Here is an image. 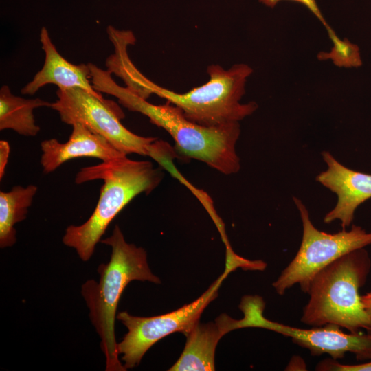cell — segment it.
<instances>
[{
  "label": "cell",
  "instance_id": "obj_1",
  "mask_svg": "<svg viewBox=\"0 0 371 371\" xmlns=\"http://www.w3.org/2000/svg\"><path fill=\"white\" fill-rule=\"evenodd\" d=\"M128 41L113 43L114 52L106 59V67L120 78L126 87L147 100L155 95L179 108L190 121L206 127L239 122L257 109L254 102H240L245 84L253 69L245 63L233 65L225 69L213 64L207 68L209 80L205 84L185 93H177L155 83L134 65L128 54Z\"/></svg>",
  "mask_w": 371,
  "mask_h": 371
},
{
  "label": "cell",
  "instance_id": "obj_2",
  "mask_svg": "<svg viewBox=\"0 0 371 371\" xmlns=\"http://www.w3.org/2000/svg\"><path fill=\"white\" fill-rule=\"evenodd\" d=\"M89 68L95 91L115 97L128 110L146 116L152 124L166 131L181 155L203 161L224 175L239 171L240 158L236 150L240 134L239 122L214 127L199 125L188 120L177 106L168 102L151 104L126 87L117 85L109 71L92 63Z\"/></svg>",
  "mask_w": 371,
  "mask_h": 371
},
{
  "label": "cell",
  "instance_id": "obj_3",
  "mask_svg": "<svg viewBox=\"0 0 371 371\" xmlns=\"http://www.w3.org/2000/svg\"><path fill=\"white\" fill-rule=\"evenodd\" d=\"M164 174L149 161H135L126 155L81 168L75 183L103 180L96 207L89 219L80 225H69L63 243L74 248L80 258L89 260L106 228L117 214L136 196L151 192Z\"/></svg>",
  "mask_w": 371,
  "mask_h": 371
},
{
  "label": "cell",
  "instance_id": "obj_4",
  "mask_svg": "<svg viewBox=\"0 0 371 371\" xmlns=\"http://www.w3.org/2000/svg\"><path fill=\"white\" fill-rule=\"evenodd\" d=\"M101 243L111 247L109 262L101 264L98 271L100 281H87L82 294L90 311L93 325L101 339V349L106 357V370H126L118 359L115 336V320L122 293L133 280L159 284V278L150 271L146 251L128 243L118 225L112 234Z\"/></svg>",
  "mask_w": 371,
  "mask_h": 371
},
{
  "label": "cell",
  "instance_id": "obj_5",
  "mask_svg": "<svg viewBox=\"0 0 371 371\" xmlns=\"http://www.w3.org/2000/svg\"><path fill=\"white\" fill-rule=\"evenodd\" d=\"M371 262L363 248L350 251L320 270L313 278L301 322L314 327L337 325L350 333H371V317L363 306L359 289L366 283Z\"/></svg>",
  "mask_w": 371,
  "mask_h": 371
},
{
  "label": "cell",
  "instance_id": "obj_6",
  "mask_svg": "<svg viewBox=\"0 0 371 371\" xmlns=\"http://www.w3.org/2000/svg\"><path fill=\"white\" fill-rule=\"evenodd\" d=\"M293 199L302 220V238L295 256L272 284L280 295L295 284L308 293L313 278L320 270L339 257L371 244V232L355 225L349 231L335 234L317 229L302 201L295 196Z\"/></svg>",
  "mask_w": 371,
  "mask_h": 371
},
{
  "label": "cell",
  "instance_id": "obj_7",
  "mask_svg": "<svg viewBox=\"0 0 371 371\" xmlns=\"http://www.w3.org/2000/svg\"><path fill=\"white\" fill-rule=\"evenodd\" d=\"M56 95L50 108L58 112L63 122L85 126L126 155L148 156L152 144L157 139L136 135L126 128L120 122L125 117L123 111L112 100L99 98L78 87L58 89Z\"/></svg>",
  "mask_w": 371,
  "mask_h": 371
},
{
  "label": "cell",
  "instance_id": "obj_8",
  "mask_svg": "<svg viewBox=\"0 0 371 371\" xmlns=\"http://www.w3.org/2000/svg\"><path fill=\"white\" fill-rule=\"evenodd\" d=\"M235 269L225 265L223 273L198 299L172 312L147 317L120 312L116 317L128 329L123 339L117 344V352L122 355L125 368L137 366L147 350L163 337L175 332L188 335L199 322L205 307L216 297L225 278Z\"/></svg>",
  "mask_w": 371,
  "mask_h": 371
},
{
  "label": "cell",
  "instance_id": "obj_9",
  "mask_svg": "<svg viewBox=\"0 0 371 371\" xmlns=\"http://www.w3.org/2000/svg\"><path fill=\"white\" fill-rule=\"evenodd\" d=\"M264 308L262 298L254 299L247 304L245 314L249 327L265 328L289 337L314 356L328 354L337 360L344 357L346 352H351L358 360L371 359L370 333H345L340 326L332 324L311 329L293 327L267 319L263 315Z\"/></svg>",
  "mask_w": 371,
  "mask_h": 371
},
{
  "label": "cell",
  "instance_id": "obj_10",
  "mask_svg": "<svg viewBox=\"0 0 371 371\" xmlns=\"http://www.w3.org/2000/svg\"><path fill=\"white\" fill-rule=\"evenodd\" d=\"M327 169L316 181L337 196L335 206L324 217L325 223L339 220L342 229L352 223L356 209L371 198V175L351 170L327 151L322 153Z\"/></svg>",
  "mask_w": 371,
  "mask_h": 371
},
{
  "label": "cell",
  "instance_id": "obj_11",
  "mask_svg": "<svg viewBox=\"0 0 371 371\" xmlns=\"http://www.w3.org/2000/svg\"><path fill=\"white\" fill-rule=\"evenodd\" d=\"M41 165L45 174L75 158L93 157L108 161L127 155L105 137L79 123L72 125V132L66 142L61 143L56 139H46L41 143Z\"/></svg>",
  "mask_w": 371,
  "mask_h": 371
},
{
  "label": "cell",
  "instance_id": "obj_12",
  "mask_svg": "<svg viewBox=\"0 0 371 371\" xmlns=\"http://www.w3.org/2000/svg\"><path fill=\"white\" fill-rule=\"evenodd\" d=\"M40 41L45 53L43 66L33 79L21 89L22 94L34 95L44 86L52 84L60 89L81 88L99 98L104 99L93 87L89 65H74L63 57L52 41L45 27L41 30Z\"/></svg>",
  "mask_w": 371,
  "mask_h": 371
},
{
  "label": "cell",
  "instance_id": "obj_13",
  "mask_svg": "<svg viewBox=\"0 0 371 371\" xmlns=\"http://www.w3.org/2000/svg\"><path fill=\"white\" fill-rule=\"evenodd\" d=\"M238 320L225 313L214 322L200 324L186 335L184 350L170 371L214 370V355L216 346L226 333L238 329Z\"/></svg>",
  "mask_w": 371,
  "mask_h": 371
},
{
  "label": "cell",
  "instance_id": "obj_14",
  "mask_svg": "<svg viewBox=\"0 0 371 371\" xmlns=\"http://www.w3.org/2000/svg\"><path fill=\"white\" fill-rule=\"evenodd\" d=\"M49 102L40 98L26 99L12 93L8 85L0 89V130L10 129L25 137H35L40 132L34 110L50 107Z\"/></svg>",
  "mask_w": 371,
  "mask_h": 371
},
{
  "label": "cell",
  "instance_id": "obj_15",
  "mask_svg": "<svg viewBox=\"0 0 371 371\" xmlns=\"http://www.w3.org/2000/svg\"><path fill=\"white\" fill-rule=\"evenodd\" d=\"M38 190L36 186H14L8 192H0V247L13 246L16 241L14 225L26 218L28 209Z\"/></svg>",
  "mask_w": 371,
  "mask_h": 371
},
{
  "label": "cell",
  "instance_id": "obj_16",
  "mask_svg": "<svg viewBox=\"0 0 371 371\" xmlns=\"http://www.w3.org/2000/svg\"><path fill=\"white\" fill-rule=\"evenodd\" d=\"M333 45L330 52H320L317 54L319 60H330L339 67L357 68L362 65L359 47L348 39H340L335 33L329 36Z\"/></svg>",
  "mask_w": 371,
  "mask_h": 371
},
{
  "label": "cell",
  "instance_id": "obj_17",
  "mask_svg": "<svg viewBox=\"0 0 371 371\" xmlns=\"http://www.w3.org/2000/svg\"><path fill=\"white\" fill-rule=\"evenodd\" d=\"M315 370L322 371H371V361L361 364L347 365L341 364L333 359H326L319 362Z\"/></svg>",
  "mask_w": 371,
  "mask_h": 371
},
{
  "label": "cell",
  "instance_id": "obj_18",
  "mask_svg": "<svg viewBox=\"0 0 371 371\" xmlns=\"http://www.w3.org/2000/svg\"><path fill=\"white\" fill-rule=\"evenodd\" d=\"M258 1L261 3L266 5L267 7L273 8L278 2L282 0H258ZM290 1H295L297 3H301L304 5V6H306L326 27L328 32V36L335 32L330 27V26L328 24V23L326 21L315 0H290Z\"/></svg>",
  "mask_w": 371,
  "mask_h": 371
},
{
  "label": "cell",
  "instance_id": "obj_19",
  "mask_svg": "<svg viewBox=\"0 0 371 371\" xmlns=\"http://www.w3.org/2000/svg\"><path fill=\"white\" fill-rule=\"evenodd\" d=\"M10 155L9 143L5 140L0 141V179L5 174V167L8 162Z\"/></svg>",
  "mask_w": 371,
  "mask_h": 371
},
{
  "label": "cell",
  "instance_id": "obj_20",
  "mask_svg": "<svg viewBox=\"0 0 371 371\" xmlns=\"http://www.w3.org/2000/svg\"><path fill=\"white\" fill-rule=\"evenodd\" d=\"M361 302L367 314L371 317V292L361 296Z\"/></svg>",
  "mask_w": 371,
  "mask_h": 371
}]
</instances>
